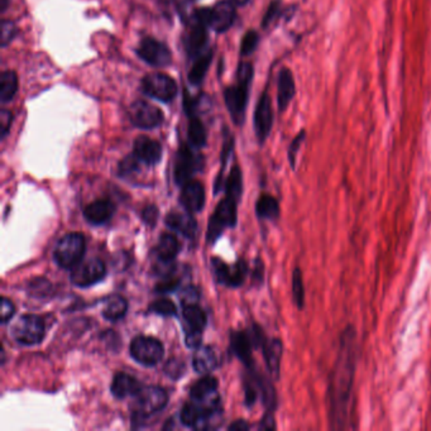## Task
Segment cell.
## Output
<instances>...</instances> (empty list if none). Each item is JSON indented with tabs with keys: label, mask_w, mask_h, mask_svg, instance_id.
<instances>
[{
	"label": "cell",
	"mask_w": 431,
	"mask_h": 431,
	"mask_svg": "<svg viewBox=\"0 0 431 431\" xmlns=\"http://www.w3.org/2000/svg\"><path fill=\"white\" fill-rule=\"evenodd\" d=\"M358 356V333L353 325H347L339 337L337 361L329 375L326 392L328 419L333 430L356 429V425H353V387Z\"/></svg>",
	"instance_id": "6da1fadb"
},
{
	"label": "cell",
	"mask_w": 431,
	"mask_h": 431,
	"mask_svg": "<svg viewBox=\"0 0 431 431\" xmlns=\"http://www.w3.org/2000/svg\"><path fill=\"white\" fill-rule=\"evenodd\" d=\"M238 84L225 89L224 99L231 117L236 124H242L248 103L250 86L253 79V67L248 63H242L238 67Z\"/></svg>",
	"instance_id": "7a4b0ae2"
},
{
	"label": "cell",
	"mask_w": 431,
	"mask_h": 431,
	"mask_svg": "<svg viewBox=\"0 0 431 431\" xmlns=\"http://www.w3.org/2000/svg\"><path fill=\"white\" fill-rule=\"evenodd\" d=\"M133 397L134 401L131 405V409L133 418L136 420L150 418L153 413L165 409L169 402V396L166 394V391L158 386L142 387Z\"/></svg>",
	"instance_id": "3957f363"
},
{
	"label": "cell",
	"mask_w": 431,
	"mask_h": 431,
	"mask_svg": "<svg viewBox=\"0 0 431 431\" xmlns=\"http://www.w3.org/2000/svg\"><path fill=\"white\" fill-rule=\"evenodd\" d=\"M85 253V238L82 233H69L57 242L53 250L55 262L65 269H74Z\"/></svg>",
	"instance_id": "277c9868"
},
{
	"label": "cell",
	"mask_w": 431,
	"mask_h": 431,
	"mask_svg": "<svg viewBox=\"0 0 431 431\" xmlns=\"http://www.w3.org/2000/svg\"><path fill=\"white\" fill-rule=\"evenodd\" d=\"M9 333L17 343L36 345L44 340L46 326L41 316L27 314L13 323Z\"/></svg>",
	"instance_id": "5b68a950"
},
{
	"label": "cell",
	"mask_w": 431,
	"mask_h": 431,
	"mask_svg": "<svg viewBox=\"0 0 431 431\" xmlns=\"http://www.w3.org/2000/svg\"><path fill=\"white\" fill-rule=\"evenodd\" d=\"M237 204L238 201L225 196V199L219 202L217 210L213 217L210 218L207 225V242L213 243L220 234L224 231L225 228L234 226L237 223Z\"/></svg>",
	"instance_id": "8992f818"
},
{
	"label": "cell",
	"mask_w": 431,
	"mask_h": 431,
	"mask_svg": "<svg viewBox=\"0 0 431 431\" xmlns=\"http://www.w3.org/2000/svg\"><path fill=\"white\" fill-rule=\"evenodd\" d=\"M142 88L148 96L163 103L174 101L177 95V84L175 80L162 72L146 76L142 82Z\"/></svg>",
	"instance_id": "52a82bcc"
},
{
	"label": "cell",
	"mask_w": 431,
	"mask_h": 431,
	"mask_svg": "<svg viewBox=\"0 0 431 431\" xmlns=\"http://www.w3.org/2000/svg\"><path fill=\"white\" fill-rule=\"evenodd\" d=\"M131 356L146 367L156 366L163 358V345L156 337H137L131 344Z\"/></svg>",
	"instance_id": "ba28073f"
},
{
	"label": "cell",
	"mask_w": 431,
	"mask_h": 431,
	"mask_svg": "<svg viewBox=\"0 0 431 431\" xmlns=\"http://www.w3.org/2000/svg\"><path fill=\"white\" fill-rule=\"evenodd\" d=\"M107 275L105 264L101 259H88L80 262L71 272V281L77 288H90L101 282Z\"/></svg>",
	"instance_id": "9c48e42d"
},
{
	"label": "cell",
	"mask_w": 431,
	"mask_h": 431,
	"mask_svg": "<svg viewBox=\"0 0 431 431\" xmlns=\"http://www.w3.org/2000/svg\"><path fill=\"white\" fill-rule=\"evenodd\" d=\"M137 55L155 67H166L172 63V55L166 44L155 38L146 37L138 46Z\"/></svg>",
	"instance_id": "30bf717a"
},
{
	"label": "cell",
	"mask_w": 431,
	"mask_h": 431,
	"mask_svg": "<svg viewBox=\"0 0 431 431\" xmlns=\"http://www.w3.org/2000/svg\"><path fill=\"white\" fill-rule=\"evenodd\" d=\"M129 118L133 125L141 129H153L163 122V112L160 108L144 101H134L129 109Z\"/></svg>",
	"instance_id": "8fae6325"
},
{
	"label": "cell",
	"mask_w": 431,
	"mask_h": 431,
	"mask_svg": "<svg viewBox=\"0 0 431 431\" xmlns=\"http://www.w3.org/2000/svg\"><path fill=\"white\" fill-rule=\"evenodd\" d=\"M274 125V110L272 103L267 93H263L262 96L257 103L256 112H255V131H256L258 141L263 143L271 133Z\"/></svg>",
	"instance_id": "7c38bea8"
},
{
	"label": "cell",
	"mask_w": 431,
	"mask_h": 431,
	"mask_svg": "<svg viewBox=\"0 0 431 431\" xmlns=\"http://www.w3.org/2000/svg\"><path fill=\"white\" fill-rule=\"evenodd\" d=\"M198 167H199V161L195 156L194 152L190 150V147L186 144H182L176 156L175 169H174L176 182L179 185H185L191 180Z\"/></svg>",
	"instance_id": "4fadbf2b"
},
{
	"label": "cell",
	"mask_w": 431,
	"mask_h": 431,
	"mask_svg": "<svg viewBox=\"0 0 431 431\" xmlns=\"http://www.w3.org/2000/svg\"><path fill=\"white\" fill-rule=\"evenodd\" d=\"M233 1L221 0L218 4L212 8L210 13V28L214 31L221 33L228 31L236 20V8Z\"/></svg>",
	"instance_id": "5bb4252c"
},
{
	"label": "cell",
	"mask_w": 431,
	"mask_h": 431,
	"mask_svg": "<svg viewBox=\"0 0 431 431\" xmlns=\"http://www.w3.org/2000/svg\"><path fill=\"white\" fill-rule=\"evenodd\" d=\"M180 201L188 213L200 212L205 204V190L201 182L196 180L186 182L182 188Z\"/></svg>",
	"instance_id": "9a60e30c"
},
{
	"label": "cell",
	"mask_w": 431,
	"mask_h": 431,
	"mask_svg": "<svg viewBox=\"0 0 431 431\" xmlns=\"http://www.w3.org/2000/svg\"><path fill=\"white\" fill-rule=\"evenodd\" d=\"M134 155L141 162L153 166L160 162L162 157V147L155 139L146 136H141L134 141Z\"/></svg>",
	"instance_id": "2e32d148"
},
{
	"label": "cell",
	"mask_w": 431,
	"mask_h": 431,
	"mask_svg": "<svg viewBox=\"0 0 431 431\" xmlns=\"http://www.w3.org/2000/svg\"><path fill=\"white\" fill-rule=\"evenodd\" d=\"M295 93L296 86L292 72L288 69H282L277 84V104L280 112H285L288 109L290 103L294 99Z\"/></svg>",
	"instance_id": "e0dca14e"
},
{
	"label": "cell",
	"mask_w": 431,
	"mask_h": 431,
	"mask_svg": "<svg viewBox=\"0 0 431 431\" xmlns=\"http://www.w3.org/2000/svg\"><path fill=\"white\" fill-rule=\"evenodd\" d=\"M262 349L269 373L274 377V380H278L280 371H281L282 353H283V345H282L281 340L280 339L266 340V343L263 344Z\"/></svg>",
	"instance_id": "ac0fdd59"
},
{
	"label": "cell",
	"mask_w": 431,
	"mask_h": 431,
	"mask_svg": "<svg viewBox=\"0 0 431 431\" xmlns=\"http://www.w3.org/2000/svg\"><path fill=\"white\" fill-rule=\"evenodd\" d=\"M231 345L234 354L247 367H250L253 364L252 347H255V345H253V342H252V339H250V335L247 333H244V331H234V333H231Z\"/></svg>",
	"instance_id": "d6986e66"
},
{
	"label": "cell",
	"mask_w": 431,
	"mask_h": 431,
	"mask_svg": "<svg viewBox=\"0 0 431 431\" xmlns=\"http://www.w3.org/2000/svg\"><path fill=\"white\" fill-rule=\"evenodd\" d=\"M114 213V205L109 200H96L84 210V217L90 224L101 225L107 223Z\"/></svg>",
	"instance_id": "ffe728a7"
},
{
	"label": "cell",
	"mask_w": 431,
	"mask_h": 431,
	"mask_svg": "<svg viewBox=\"0 0 431 431\" xmlns=\"http://www.w3.org/2000/svg\"><path fill=\"white\" fill-rule=\"evenodd\" d=\"M142 386L139 382L127 373H117L114 375L112 383V394L117 399H125L129 396H134L139 392Z\"/></svg>",
	"instance_id": "44dd1931"
},
{
	"label": "cell",
	"mask_w": 431,
	"mask_h": 431,
	"mask_svg": "<svg viewBox=\"0 0 431 431\" xmlns=\"http://www.w3.org/2000/svg\"><path fill=\"white\" fill-rule=\"evenodd\" d=\"M166 224L169 225L171 229L181 233L184 236L188 238L195 237L196 233V221L190 213H169L166 217Z\"/></svg>",
	"instance_id": "7402d4cb"
},
{
	"label": "cell",
	"mask_w": 431,
	"mask_h": 431,
	"mask_svg": "<svg viewBox=\"0 0 431 431\" xmlns=\"http://www.w3.org/2000/svg\"><path fill=\"white\" fill-rule=\"evenodd\" d=\"M207 25L195 20L194 25L188 32V38H186V50L191 56L199 55L207 44Z\"/></svg>",
	"instance_id": "603a6c76"
},
{
	"label": "cell",
	"mask_w": 431,
	"mask_h": 431,
	"mask_svg": "<svg viewBox=\"0 0 431 431\" xmlns=\"http://www.w3.org/2000/svg\"><path fill=\"white\" fill-rule=\"evenodd\" d=\"M194 368L199 373H209L218 366V356L210 347H199L194 354Z\"/></svg>",
	"instance_id": "cb8c5ba5"
},
{
	"label": "cell",
	"mask_w": 431,
	"mask_h": 431,
	"mask_svg": "<svg viewBox=\"0 0 431 431\" xmlns=\"http://www.w3.org/2000/svg\"><path fill=\"white\" fill-rule=\"evenodd\" d=\"M256 213L263 220H276L280 217V204L272 195H261L256 202Z\"/></svg>",
	"instance_id": "d4e9b609"
},
{
	"label": "cell",
	"mask_w": 431,
	"mask_h": 431,
	"mask_svg": "<svg viewBox=\"0 0 431 431\" xmlns=\"http://www.w3.org/2000/svg\"><path fill=\"white\" fill-rule=\"evenodd\" d=\"M179 252H180V243L176 239L175 236L169 234V233L163 234L156 248L158 259L172 262L175 259V257L179 255Z\"/></svg>",
	"instance_id": "484cf974"
},
{
	"label": "cell",
	"mask_w": 431,
	"mask_h": 431,
	"mask_svg": "<svg viewBox=\"0 0 431 431\" xmlns=\"http://www.w3.org/2000/svg\"><path fill=\"white\" fill-rule=\"evenodd\" d=\"M128 310V302L119 295H112L103 307V316L110 321L122 319Z\"/></svg>",
	"instance_id": "4316f807"
},
{
	"label": "cell",
	"mask_w": 431,
	"mask_h": 431,
	"mask_svg": "<svg viewBox=\"0 0 431 431\" xmlns=\"http://www.w3.org/2000/svg\"><path fill=\"white\" fill-rule=\"evenodd\" d=\"M218 386V380L215 377L205 375L191 387V391H190L191 399L193 400H204V399H207L210 396H214V394H217Z\"/></svg>",
	"instance_id": "83f0119b"
},
{
	"label": "cell",
	"mask_w": 431,
	"mask_h": 431,
	"mask_svg": "<svg viewBox=\"0 0 431 431\" xmlns=\"http://www.w3.org/2000/svg\"><path fill=\"white\" fill-rule=\"evenodd\" d=\"M184 318L186 321V330H201L207 325V315L196 304L184 307Z\"/></svg>",
	"instance_id": "f1b7e54d"
},
{
	"label": "cell",
	"mask_w": 431,
	"mask_h": 431,
	"mask_svg": "<svg viewBox=\"0 0 431 431\" xmlns=\"http://www.w3.org/2000/svg\"><path fill=\"white\" fill-rule=\"evenodd\" d=\"M18 90V77L14 71H4L0 77V101L8 103L12 101Z\"/></svg>",
	"instance_id": "f546056e"
},
{
	"label": "cell",
	"mask_w": 431,
	"mask_h": 431,
	"mask_svg": "<svg viewBox=\"0 0 431 431\" xmlns=\"http://www.w3.org/2000/svg\"><path fill=\"white\" fill-rule=\"evenodd\" d=\"M212 58H213L212 51L200 55L199 58L195 61L193 67L188 71V82H191L193 85L201 84L202 80L205 79L207 70H209V66H210V63H212Z\"/></svg>",
	"instance_id": "4dcf8cb0"
},
{
	"label": "cell",
	"mask_w": 431,
	"mask_h": 431,
	"mask_svg": "<svg viewBox=\"0 0 431 431\" xmlns=\"http://www.w3.org/2000/svg\"><path fill=\"white\" fill-rule=\"evenodd\" d=\"M188 143L194 148H202L207 144V129L200 119L190 118L188 128Z\"/></svg>",
	"instance_id": "1f68e13d"
},
{
	"label": "cell",
	"mask_w": 431,
	"mask_h": 431,
	"mask_svg": "<svg viewBox=\"0 0 431 431\" xmlns=\"http://www.w3.org/2000/svg\"><path fill=\"white\" fill-rule=\"evenodd\" d=\"M243 193L242 184V172L238 166L231 169V175L225 182V194L234 200L239 201Z\"/></svg>",
	"instance_id": "d6a6232c"
},
{
	"label": "cell",
	"mask_w": 431,
	"mask_h": 431,
	"mask_svg": "<svg viewBox=\"0 0 431 431\" xmlns=\"http://www.w3.org/2000/svg\"><path fill=\"white\" fill-rule=\"evenodd\" d=\"M291 288H292L295 305L301 310L305 307V285H304V277H302L300 267H295Z\"/></svg>",
	"instance_id": "836d02e7"
},
{
	"label": "cell",
	"mask_w": 431,
	"mask_h": 431,
	"mask_svg": "<svg viewBox=\"0 0 431 431\" xmlns=\"http://www.w3.org/2000/svg\"><path fill=\"white\" fill-rule=\"evenodd\" d=\"M248 274V264L244 262V261H238L233 269H231L229 272V277H228V281H226V286L229 288H239L244 280H245V276Z\"/></svg>",
	"instance_id": "e575fe53"
},
{
	"label": "cell",
	"mask_w": 431,
	"mask_h": 431,
	"mask_svg": "<svg viewBox=\"0 0 431 431\" xmlns=\"http://www.w3.org/2000/svg\"><path fill=\"white\" fill-rule=\"evenodd\" d=\"M150 309L152 313L158 314L162 316H172L177 313L175 304L169 299H160V300L155 301L150 305Z\"/></svg>",
	"instance_id": "d590c367"
},
{
	"label": "cell",
	"mask_w": 431,
	"mask_h": 431,
	"mask_svg": "<svg viewBox=\"0 0 431 431\" xmlns=\"http://www.w3.org/2000/svg\"><path fill=\"white\" fill-rule=\"evenodd\" d=\"M51 290H52V285L50 282L46 281L44 278H37L30 283L28 292L34 297H44L51 294Z\"/></svg>",
	"instance_id": "8d00e7d4"
},
{
	"label": "cell",
	"mask_w": 431,
	"mask_h": 431,
	"mask_svg": "<svg viewBox=\"0 0 431 431\" xmlns=\"http://www.w3.org/2000/svg\"><path fill=\"white\" fill-rule=\"evenodd\" d=\"M139 160L138 157L133 153V156L125 157L122 162L119 163V175L120 176H131L134 175L139 169Z\"/></svg>",
	"instance_id": "74e56055"
},
{
	"label": "cell",
	"mask_w": 431,
	"mask_h": 431,
	"mask_svg": "<svg viewBox=\"0 0 431 431\" xmlns=\"http://www.w3.org/2000/svg\"><path fill=\"white\" fill-rule=\"evenodd\" d=\"M305 138H307V133L305 131H301L296 137L294 138V141L290 144L288 147V161L291 165V169H295L296 167V158H297V153L300 150L301 146L305 142Z\"/></svg>",
	"instance_id": "f35d334b"
},
{
	"label": "cell",
	"mask_w": 431,
	"mask_h": 431,
	"mask_svg": "<svg viewBox=\"0 0 431 431\" xmlns=\"http://www.w3.org/2000/svg\"><path fill=\"white\" fill-rule=\"evenodd\" d=\"M179 286H180V280L175 276H172V274H169V275L162 276V280L157 283L156 292L167 294V292H172L177 290Z\"/></svg>",
	"instance_id": "ab89813d"
},
{
	"label": "cell",
	"mask_w": 431,
	"mask_h": 431,
	"mask_svg": "<svg viewBox=\"0 0 431 431\" xmlns=\"http://www.w3.org/2000/svg\"><path fill=\"white\" fill-rule=\"evenodd\" d=\"M259 41V36L256 31H248L245 33L243 39H242V47H240V53L247 56L250 55L253 51L256 50Z\"/></svg>",
	"instance_id": "60d3db41"
},
{
	"label": "cell",
	"mask_w": 431,
	"mask_h": 431,
	"mask_svg": "<svg viewBox=\"0 0 431 431\" xmlns=\"http://www.w3.org/2000/svg\"><path fill=\"white\" fill-rule=\"evenodd\" d=\"M212 264H213L214 275L217 277V280L220 283L226 285L228 277H229V272H231V267L226 263L220 261L219 258H214L213 261H212Z\"/></svg>",
	"instance_id": "b9f144b4"
},
{
	"label": "cell",
	"mask_w": 431,
	"mask_h": 431,
	"mask_svg": "<svg viewBox=\"0 0 431 431\" xmlns=\"http://www.w3.org/2000/svg\"><path fill=\"white\" fill-rule=\"evenodd\" d=\"M280 13H281V3L278 0H274L264 14V18L262 20L263 27L267 28L269 25H272L275 19L280 15Z\"/></svg>",
	"instance_id": "7bdbcfd3"
},
{
	"label": "cell",
	"mask_w": 431,
	"mask_h": 431,
	"mask_svg": "<svg viewBox=\"0 0 431 431\" xmlns=\"http://www.w3.org/2000/svg\"><path fill=\"white\" fill-rule=\"evenodd\" d=\"M17 34V27L9 20H4L1 25V44L3 47H6V44L12 42L13 38Z\"/></svg>",
	"instance_id": "ee69618b"
},
{
	"label": "cell",
	"mask_w": 431,
	"mask_h": 431,
	"mask_svg": "<svg viewBox=\"0 0 431 431\" xmlns=\"http://www.w3.org/2000/svg\"><path fill=\"white\" fill-rule=\"evenodd\" d=\"M14 314H15V307L13 305L12 301L3 297L1 299V323L6 324L9 320H12Z\"/></svg>",
	"instance_id": "f6af8a7d"
},
{
	"label": "cell",
	"mask_w": 431,
	"mask_h": 431,
	"mask_svg": "<svg viewBox=\"0 0 431 431\" xmlns=\"http://www.w3.org/2000/svg\"><path fill=\"white\" fill-rule=\"evenodd\" d=\"M166 373L172 378H179L184 373V363L176 359H171L166 366Z\"/></svg>",
	"instance_id": "bcb514c9"
},
{
	"label": "cell",
	"mask_w": 431,
	"mask_h": 431,
	"mask_svg": "<svg viewBox=\"0 0 431 431\" xmlns=\"http://www.w3.org/2000/svg\"><path fill=\"white\" fill-rule=\"evenodd\" d=\"M181 299L184 307H185V305H193V304H196V302H198V299H199V291L195 288H185V290L182 291Z\"/></svg>",
	"instance_id": "7dc6e473"
},
{
	"label": "cell",
	"mask_w": 431,
	"mask_h": 431,
	"mask_svg": "<svg viewBox=\"0 0 431 431\" xmlns=\"http://www.w3.org/2000/svg\"><path fill=\"white\" fill-rule=\"evenodd\" d=\"M201 330H186V345L188 348L198 349L201 344Z\"/></svg>",
	"instance_id": "c3c4849f"
},
{
	"label": "cell",
	"mask_w": 431,
	"mask_h": 431,
	"mask_svg": "<svg viewBox=\"0 0 431 431\" xmlns=\"http://www.w3.org/2000/svg\"><path fill=\"white\" fill-rule=\"evenodd\" d=\"M245 404L248 406H252L257 400V396H258V391H257L256 386L253 385V382H245Z\"/></svg>",
	"instance_id": "681fc988"
},
{
	"label": "cell",
	"mask_w": 431,
	"mask_h": 431,
	"mask_svg": "<svg viewBox=\"0 0 431 431\" xmlns=\"http://www.w3.org/2000/svg\"><path fill=\"white\" fill-rule=\"evenodd\" d=\"M0 125H1V134L4 138L8 134L11 125H12V112L9 110H3L0 112Z\"/></svg>",
	"instance_id": "f907efd6"
},
{
	"label": "cell",
	"mask_w": 431,
	"mask_h": 431,
	"mask_svg": "<svg viewBox=\"0 0 431 431\" xmlns=\"http://www.w3.org/2000/svg\"><path fill=\"white\" fill-rule=\"evenodd\" d=\"M157 218H158V210L156 207H148L144 209L143 220L147 224H156Z\"/></svg>",
	"instance_id": "816d5d0a"
},
{
	"label": "cell",
	"mask_w": 431,
	"mask_h": 431,
	"mask_svg": "<svg viewBox=\"0 0 431 431\" xmlns=\"http://www.w3.org/2000/svg\"><path fill=\"white\" fill-rule=\"evenodd\" d=\"M259 429H263V430H275V418H274V415H272L271 411H267L266 416L263 418L262 423H261V425H259Z\"/></svg>",
	"instance_id": "f5cc1de1"
},
{
	"label": "cell",
	"mask_w": 431,
	"mask_h": 431,
	"mask_svg": "<svg viewBox=\"0 0 431 431\" xmlns=\"http://www.w3.org/2000/svg\"><path fill=\"white\" fill-rule=\"evenodd\" d=\"M263 277H264V266H263V263L258 259V261L256 262V267H255L253 280L258 282V283H262Z\"/></svg>",
	"instance_id": "db71d44e"
},
{
	"label": "cell",
	"mask_w": 431,
	"mask_h": 431,
	"mask_svg": "<svg viewBox=\"0 0 431 431\" xmlns=\"http://www.w3.org/2000/svg\"><path fill=\"white\" fill-rule=\"evenodd\" d=\"M250 426V424H247V421H244V420H238L236 423H233L231 426H229V430H248Z\"/></svg>",
	"instance_id": "11a10c76"
},
{
	"label": "cell",
	"mask_w": 431,
	"mask_h": 431,
	"mask_svg": "<svg viewBox=\"0 0 431 431\" xmlns=\"http://www.w3.org/2000/svg\"><path fill=\"white\" fill-rule=\"evenodd\" d=\"M236 6H245L250 0H231Z\"/></svg>",
	"instance_id": "9f6ffc18"
},
{
	"label": "cell",
	"mask_w": 431,
	"mask_h": 431,
	"mask_svg": "<svg viewBox=\"0 0 431 431\" xmlns=\"http://www.w3.org/2000/svg\"><path fill=\"white\" fill-rule=\"evenodd\" d=\"M165 1H171V0H165Z\"/></svg>",
	"instance_id": "6f0895ef"
}]
</instances>
